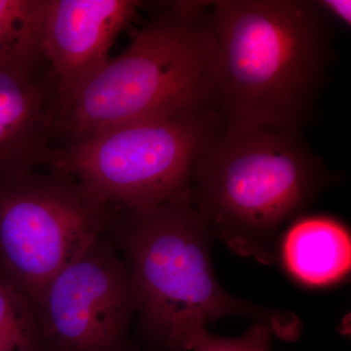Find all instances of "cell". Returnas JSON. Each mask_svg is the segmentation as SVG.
Returning a JSON list of instances; mask_svg holds the SVG:
<instances>
[{
  "label": "cell",
  "instance_id": "6da1fadb",
  "mask_svg": "<svg viewBox=\"0 0 351 351\" xmlns=\"http://www.w3.org/2000/svg\"><path fill=\"white\" fill-rule=\"evenodd\" d=\"M328 20L317 2L307 0L211 2L208 22L225 125L301 134L334 59Z\"/></svg>",
  "mask_w": 351,
  "mask_h": 351
},
{
  "label": "cell",
  "instance_id": "7a4b0ae2",
  "mask_svg": "<svg viewBox=\"0 0 351 351\" xmlns=\"http://www.w3.org/2000/svg\"><path fill=\"white\" fill-rule=\"evenodd\" d=\"M334 178L301 134L223 124L201 147L189 195L213 239L270 265L284 232Z\"/></svg>",
  "mask_w": 351,
  "mask_h": 351
},
{
  "label": "cell",
  "instance_id": "3957f363",
  "mask_svg": "<svg viewBox=\"0 0 351 351\" xmlns=\"http://www.w3.org/2000/svg\"><path fill=\"white\" fill-rule=\"evenodd\" d=\"M211 2L172 1L60 99L55 134L64 144L136 120L219 112Z\"/></svg>",
  "mask_w": 351,
  "mask_h": 351
},
{
  "label": "cell",
  "instance_id": "277c9868",
  "mask_svg": "<svg viewBox=\"0 0 351 351\" xmlns=\"http://www.w3.org/2000/svg\"><path fill=\"white\" fill-rule=\"evenodd\" d=\"M110 230L128 270L136 311L147 332L171 351H191L208 322L242 315L269 323L285 338L292 315L226 292L215 274L213 237L189 193L154 206L115 210Z\"/></svg>",
  "mask_w": 351,
  "mask_h": 351
},
{
  "label": "cell",
  "instance_id": "5b68a950",
  "mask_svg": "<svg viewBox=\"0 0 351 351\" xmlns=\"http://www.w3.org/2000/svg\"><path fill=\"white\" fill-rule=\"evenodd\" d=\"M223 125L217 110L126 122L57 147L51 167L114 210L154 206L189 193L201 147Z\"/></svg>",
  "mask_w": 351,
  "mask_h": 351
},
{
  "label": "cell",
  "instance_id": "8992f818",
  "mask_svg": "<svg viewBox=\"0 0 351 351\" xmlns=\"http://www.w3.org/2000/svg\"><path fill=\"white\" fill-rule=\"evenodd\" d=\"M0 182V270L32 302L105 234L115 210L55 167Z\"/></svg>",
  "mask_w": 351,
  "mask_h": 351
},
{
  "label": "cell",
  "instance_id": "52a82bcc",
  "mask_svg": "<svg viewBox=\"0 0 351 351\" xmlns=\"http://www.w3.org/2000/svg\"><path fill=\"white\" fill-rule=\"evenodd\" d=\"M41 351H120L136 311L128 270L105 234L34 302Z\"/></svg>",
  "mask_w": 351,
  "mask_h": 351
},
{
  "label": "cell",
  "instance_id": "ba28073f",
  "mask_svg": "<svg viewBox=\"0 0 351 351\" xmlns=\"http://www.w3.org/2000/svg\"><path fill=\"white\" fill-rule=\"evenodd\" d=\"M143 5L137 0H45L41 46L60 99L110 58L115 39Z\"/></svg>",
  "mask_w": 351,
  "mask_h": 351
},
{
  "label": "cell",
  "instance_id": "9c48e42d",
  "mask_svg": "<svg viewBox=\"0 0 351 351\" xmlns=\"http://www.w3.org/2000/svg\"><path fill=\"white\" fill-rule=\"evenodd\" d=\"M59 100L47 63L0 66V182L52 166Z\"/></svg>",
  "mask_w": 351,
  "mask_h": 351
},
{
  "label": "cell",
  "instance_id": "30bf717a",
  "mask_svg": "<svg viewBox=\"0 0 351 351\" xmlns=\"http://www.w3.org/2000/svg\"><path fill=\"white\" fill-rule=\"evenodd\" d=\"M350 234L331 216L300 217L284 232L278 257L289 274L311 287L338 283L350 269Z\"/></svg>",
  "mask_w": 351,
  "mask_h": 351
},
{
  "label": "cell",
  "instance_id": "8fae6325",
  "mask_svg": "<svg viewBox=\"0 0 351 351\" xmlns=\"http://www.w3.org/2000/svg\"><path fill=\"white\" fill-rule=\"evenodd\" d=\"M45 0H0V66L47 63L41 46Z\"/></svg>",
  "mask_w": 351,
  "mask_h": 351
},
{
  "label": "cell",
  "instance_id": "7c38bea8",
  "mask_svg": "<svg viewBox=\"0 0 351 351\" xmlns=\"http://www.w3.org/2000/svg\"><path fill=\"white\" fill-rule=\"evenodd\" d=\"M40 350L36 306L32 300L0 270V351Z\"/></svg>",
  "mask_w": 351,
  "mask_h": 351
},
{
  "label": "cell",
  "instance_id": "4fadbf2b",
  "mask_svg": "<svg viewBox=\"0 0 351 351\" xmlns=\"http://www.w3.org/2000/svg\"><path fill=\"white\" fill-rule=\"evenodd\" d=\"M274 329L269 323H255L239 338L226 339L210 334L206 329L198 332L191 351H271L270 337Z\"/></svg>",
  "mask_w": 351,
  "mask_h": 351
},
{
  "label": "cell",
  "instance_id": "5bb4252c",
  "mask_svg": "<svg viewBox=\"0 0 351 351\" xmlns=\"http://www.w3.org/2000/svg\"><path fill=\"white\" fill-rule=\"evenodd\" d=\"M316 2L328 17L332 18V20H338L346 27H350L351 1L350 0H320Z\"/></svg>",
  "mask_w": 351,
  "mask_h": 351
},
{
  "label": "cell",
  "instance_id": "9a60e30c",
  "mask_svg": "<svg viewBox=\"0 0 351 351\" xmlns=\"http://www.w3.org/2000/svg\"><path fill=\"white\" fill-rule=\"evenodd\" d=\"M20 351H41L38 348H34V346H29V348H23V350H21Z\"/></svg>",
  "mask_w": 351,
  "mask_h": 351
}]
</instances>
